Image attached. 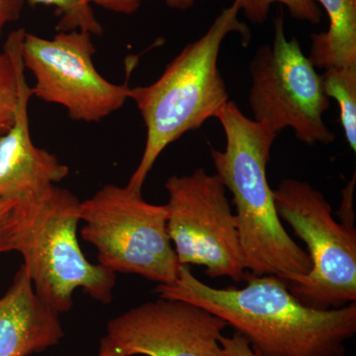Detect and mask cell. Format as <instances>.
I'll return each instance as SVG.
<instances>
[{
	"mask_svg": "<svg viewBox=\"0 0 356 356\" xmlns=\"http://www.w3.org/2000/svg\"><path fill=\"white\" fill-rule=\"evenodd\" d=\"M79 205L72 192L51 185L16 208L13 252L22 257L36 294L60 315L74 306L76 290L108 304L116 285V273L89 262L79 247Z\"/></svg>",
	"mask_w": 356,
	"mask_h": 356,
	"instance_id": "277c9868",
	"label": "cell"
},
{
	"mask_svg": "<svg viewBox=\"0 0 356 356\" xmlns=\"http://www.w3.org/2000/svg\"><path fill=\"white\" fill-rule=\"evenodd\" d=\"M250 70L248 102L255 122L277 135L292 128L297 139L308 146L334 142L336 135L324 121L330 98L322 76L298 40L285 36L282 13L274 21L273 43L259 49Z\"/></svg>",
	"mask_w": 356,
	"mask_h": 356,
	"instance_id": "52a82bcc",
	"label": "cell"
},
{
	"mask_svg": "<svg viewBox=\"0 0 356 356\" xmlns=\"http://www.w3.org/2000/svg\"><path fill=\"white\" fill-rule=\"evenodd\" d=\"M31 88L26 79L13 127L0 138V199H22L41 193L69 175L57 156L35 146L30 135L28 104Z\"/></svg>",
	"mask_w": 356,
	"mask_h": 356,
	"instance_id": "8fae6325",
	"label": "cell"
},
{
	"mask_svg": "<svg viewBox=\"0 0 356 356\" xmlns=\"http://www.w3.org/2000/svg\"><path fill=\"white\" fill-rule=\"evenodd\" d=\"M329 16L327 31L312 34L309 58L318 69L356 67V0H316Z\"/></svg>",
	"mask_w": 356,
	"mask_h": 356,
	"instance_id": "4fadbf2b",
	"label": "cell"
},
{
	"mask_svg": "<svg viewBox=\"0 0 356 356\" xmlns=\"http://www.w3.org/2000/svg\"><path fill=\"white\" fill-rule=\"evenodd\" d=\"M91 37L79 30L51 39L25 32L21 47L23 65L36 79L32 95L62 105L72 120H102L130 99L128 84L110 83L96 70Z\"/></svg>",
	"mask_w": 356,
	"mask_h": 356,
	"instance_id": "9c48e42d",
	"label": "cell"
},
{
	"mask_svg": "<svg viewBox=\"0 0 356 356\" xmlns=\"http://www.w3.org/2000/svg\"><path fill=\"white\" fill-rule=\"evenodd\" d=\"M29 6H51L58 17V32H88L95 36H102L103 27L96 18L95 10L86 0H27Z\"/></svg>",
	"mask_w": 356,
	"mask_h": 356,
	"instance_id": "2e32d148",
	"label": "cell"
},
{
	"mask_svg": "<svg viewBox=\"0 0 356 356\" xmlns=\"http://www.w3.org/2000/svg\"><path fill=\"white\" fill-rule=\"evenodd\" d=\"M168 216L166 205L147 202L127 185H105L79 205L81 236L95 248L98 264L159 284L175 282L180 266Z\"/></svg>",
	"mask_w": 356,
	"mask_h": 356,
	"instance_id": "5b68a950",
	"label": "cell"
},
{
	"mask_svg": "<svg viewBox=\"0 0 356 356\" xmlns=\"http://www.w3.org/2000/svg\"><path fill=\"white\" fill-rule=\"evenodd\" d=\"M168 194V232L180 266H201L211 278L245 280L235 213L221 179L202 168L172 175Z\"/></svg>",
	"mask_w": 356,
	"mask_h": 356,
	"instance_id": "ba28073f",
	"label": "cell"
},
{
	"mask_svg": "<svg viewBox=\"0 0 356 356\" xmlns=\"http://www.w3.org/2000/svg\"><path fill=\"white\" fill-rule=\"evenodd\" d=\"M97 356H127L123 350H120L109 339L108 337L105 336L100 341L99 350H98Z\"/></svg>",
	"mask_w": 356,
	"mask_h": 356,
	"instance_id": "7402d4cb",
	"label": "cell"
},
{
	"mask_svg": "<svg viewBox=\"0 0 356 356\" xmlns=\"http://www.w3.org/2000/svg\"><path fill=\"white\" fill-rule=\"evenodd\" d=\"M220 344L225 356H257L245 337L234 332L232 337H220Z\"/></svg>",
	"mask_w": 356,
	"mask_h": 356,
	"instance_id": "ffe728a7",
	"label": "cell"
},
{
	"mask_svg": "<svg viewBox=\"0 0 356 356\" xmlns=\"http://www.w3.org/2000/svg\"><path fill=\"white\" fill-rule=\"evenodd\" d=\"M278 217L305 243L312 269L285 281L304 305L332 310L356 302V229L337 221L322 192L303 180L285 178L273 191Z\"/></svg>",
	"mask_w": 356,
	"mask_h": 356,
	"instance_id": "8992f818",
	"label": "cell"
},
{
	"mask_svg": "<svg viewBox=\"0 0 356 356\" xmlns=\"http://www.w3.org/2000/svg\"><path fill=\"white\" fill-rule=\"evenodd\" d=\"M241 9L234 1L215 18L200 38L186 47L168 65L154 83L131 88L147 129L146 145L139 165L127 186L142 191L147 175L165 147L189 132L197 130L208 119L216 118L229 95L218 58L222 42L236 33L243 44L250 31L238 19Z\"/></svg>",
	"mask_w": 356,
	"mask_h": 356,
	"instance_id": "3957f363",
	"label": "cell"
},
{
	"mask_svg": "<svg viewBox=\"0 0 356 356\" xmlns=\"http://www.w3.org/2000/svg\"><path fill=\"white\" fill-rule=\"evenodd\" d=\"M240 6L241 11L250 22L262 24L268 18L273 3L286 7L292 17L307 21L311 24H318L322 20V13L316 0H234Z\"/></svg>",
	"mask_w": 356,
	"mask_h": 356,
	"instance_id": "e0dca14e",
	"label": "cell"
},
{
	"mask_svg": "<svg viewBox=\"0 0 356 356\" xmlns=\"http://www.w3.org/2000/svg\"><path fill=\"white\" fill-rule=\"evenodd\" d=\"M25 0H0V39L9 23L19 19Z\"/></svg>",
	"mask_w": 356,
	"mask_h": 356,
	"instance_id": "44dd1931",
	"label": "cell"
},
{
	"mask_svg": "<svg viewBox=\"0 0 356 356\" xmlns=\"http://www.w3.org/2000/svg\"><path fill=\"white\" fill-rule=\"evenodd\" d=\"M89 3L112 11V13L131 15L137 13L140 6V0H86ZM166 6L177 10H187L194 6L196 0H163Z\"/></svg>",
	"mask_w": 356,
	"mask_h": 356,
	"instance_id": "d6986e66",
	"label": "cell"
},
{
	"mask_svg": "<svg viewBox=\"0 0 356 356\" xmlns=\"http://www.w3.org/2000/svg\"><path fill=\"white\" fill-rule=\"evenodd\" d=\"M60 314L47 305L21 266L13 284L0 298V356H29L64 337Z\"/></svg>",
	"mask_w": 356,
	"mask_h": 356,
	"instance_id": "7c38bea8",
	"label": "cell"
},
{
	"mask_svg": "<svg viewBox=\"0 0 356 356\" xmlns=\"http://www.w3.org/2000/svg\"><path fill=\"white\" fill-rule=\"evenodd\" d=\"M17 199H0V254L13 252Z\"/></svg>",
	"mask_w": 356,
	"mask_h": 356,
	"instance_id": "ac0fdd59",
	"label": "cell"
},
{
	"mask_svg": "<svg viewBox=\"0 0 356 356\" xmlns=\"http://www.w3.org/2000/svg\"><path fill=\"white\" fill-rule=\"evenodd\" d=\"M226 137L224 151L212 149L216 175L233 195L245 270L285 281L310 273L308 252L283 227L267 179L277 134L248 118L229 102L217 115Z\"/></svg>",
	"mask_w": 356,
	"mask_h": 356,
	"instance_id": "7a4b0ae2",
	"label": "cell"
},
{
	"mask_svg": "<svg viewBox=\"0 0 356 356\" xmlns=\"http://www.w3.org/2000/svg\"><path fill=\"white\" fill-rule=\"evenodd\" d=\"M247 285L215 288L180 266L177 280L159 284L161 298L188 302L222 318L245 337L257 356H344L356 334V302L316 310L299 301L285 280L247 275Z\"/></svg>",
	"mask_w": 356,
	"mask_h": 356,
	"instance_id": "6da1fadb",
	"label": "cell"
},
{
	"mask_svg": "<svg viewBox=\"0 0 356 356\" xmlns=\"http://www.w3.org/2000/svg\"><path fill=\"white\" fill-rule=\"evenodd\" d=\"M25 30L9 34L0 53V138L13 127L19 104L21 86L25 79L21 47Z\"/></svg>",
	"mask_w": 356,
	"mask_h": 356,
	"instance_id": "5bb4252c",
	"label": "cell"
},
{
	"mask_svg": "<svg viewBox=\"0 0 356 356\" xmlns=\"http://www.w3.org/2000/svg\"><path fill=\"white\" fill-rule=\"evenodd\" d=\"M329 98L339 102L341 122L348 146L356 152V67H331L322 74Z\"/></svg>",
	"mask_w": 356,
	"mask_h": 356,
	"instance_id": "9a60e30c",
	"label": "cell"
},
{
	"mask_svg": "<svg viewBox=\"0 0 356 356\" xmlns=\"http://www.w3.org/2000/svg\"><path fill=\"white\" fill-rule=\"evenodd\" d=\"M227 327L200 307L159 297L112 318L106 336L127 356H225Z\"/></svg>",
	"mask_w": 356,
	"mask_h": 356,
	"instance_id": "30bf717a",
	"label": "cell"
}]
</instances>
